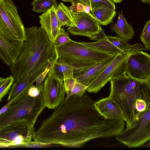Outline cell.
<instances>
[{
  "instance_id": "cell-1",
  "label": "cell",
  "mask_w": 150,
  "mask_h": 150,
  "mask_svg": "<svg viewBox=\"0 0 150 150\" xmlns=\"http://www.w3.org/2000/svg\"><path fill=\"white\" fill-rule=\"evenodd\" d=\"M87 94L67 96L35 132L33 142L81 146L91 139L117 136L125 129V121L107 119Z\"/></svg>"
},
{
  "instance_id": "cell-2",
  "label": "cell",
  "mask_w": 150,
  "mask_h": 150,
  "mask_svg": "<svg viewBox=\"0 0 150 150\" xmlns=\"http://www.w3.org/2000/svg\"><path fill=\"white\" fill-rule=\"evenodd\" d=\"M26 39L15 63L10 67L15 81L28 79L36 80L50 70L56 59L55 47L45 30L33 26L25 28Z\"/></svg>"
},
{
  "instance_id": "cell-3",
  "label": "cell",
  "mask_w": 150,
  "mask_h": 150,
  "mask_svg": "<svg viewBox=\"0 0 150 150\" xmlns=\"http://www.w3.org/2000/svg\"><path fill=\"white\" fill-rule=\"evenodd\" d=\"M110 82L109 96L117 104L126 118V128H129L139 118L135 108L138 98L146 101L150 108V80L143 81L127 74L115 78Z\"/></svg>"
},
{
  "instance_id": "cell-4",
  "label": "cell",
  "mask_w": 150,
  "mask_h": 150,
  "mask_svg": "<svg viewBox=\"0 0 150 150\" xmlns=\"http://www.w3.org/2000/svg\"><path fill=\"white\" fill-rule=\"evenodd\" d=\"M30 86L1 109L0 129L19 122L35 125L46 106L43 100L44 90L38 96L33 97L28 93Z\"/></svg>"
},
{
  "instance_id": "cell-5",
  "label": "cell",
  "mask_w": 150,
  "mask_h": 150,
  "mask_svg": "<svg viewBox=\"0 0 150 150\" xmlns=\"http://www.w3.org/2000/svg\"><path fill=\"white\" fill-rule=\"evenodd\" d=\"M54 47L56 60L73 67L74 75L115 54L98 51L71 40L64 45Z\"/></svg>"
},
{
  "instance_id": "cell-6",
  "label": "cell",
  "mask_w": 150,
  "mask_h": 150,
  "mask_svg": "<svg viewBox=\"0 0 150 150\" xmlns=\"http://www.w3.org/2000/svg\"><path fill=\"white\" fill-rule=\"evenodd\" d=\"M144 46L137 43L132 45L127 51L118 54L113 61L88 86L89 92L96 93L99 91L108 82L126 75L127 58L131 54L144 50Z\"/></svg>"
},
{
  "instance_id": "cell-7",
  "label": "cell",
  "mask_w": 150,
  "mask_h": 150,
  "mask_svg": "<svg viewBox=\"0 0 150 150\" xmlns=\"http://www.w3.org/2000/svg\"><path fill=\"white\" fill-rule=\"evenodd\" d=\"M0 34L14 40L26 39L25 28L12 0H0Z\"/></svg>"
},
{
  "instance_id": "cell-8",
  "label": "cell",
  "mask_w": 150,
  "mask_h": 150,
  "mask_svg": "<svg viewBox=\"0 0 150 150\" xmlns=\"http://www.w3.org/2000/svg\"><path fill=\"white\" fill-rule=\"evenodd\" d=\"M34 125L19 122L0 129V147L27 146L33 143L35 132Z\"/></svg>"
},
{
  "instance_id": "cell-9",
  "label": "cell",
  "mask_w": 150,
  "mask_h": 150,
  "mask_svg": "<svg viewBox=\"0 0 150 150\" xmlns=\"http://www.w3.org/2000/svg\"><path fill=\"white\" fill-rule=\"evenodd\" d=\"M116 139L129 148L140 147L150 140V108L141 113L133 126L126 128Z\"/></svg>"
},
{
  "instance_id": "cell-10",
  "label": "cell",
  "mask_w": 150,
  "mask_h": 150,
  "mask_svg": "<svg viewBox=\"0 0 150 150\" xmlns=\"http://www.w3.org/2000/svg\"><path fill=\"white\" fill-rule=\"evenodd\" d=\"M65 8L74 23V25L68 27V32L73 35L87 37L94 40L101 27L91 12L75 13L71 11L69 7L65 5Z\"/></svg>"
},
{
  "instance_id": "cell-11",
  "label": "cell",
  "mask_w": 150,
  "mask_h": 150,
  "mask_svg": "<svg viewBox=\"0 0 150 150\" xmlns=\"http://www.w3.org/2000/svg\"><path fill=\"white\" fill-rule=\"evenodd\" d=\"M54 62L44 83L43 100L46 107L50 109H55L62 103L66 93L63 81L57 76L54 70Z\"/></svg>"
},
{
  "instance_id": "cell-12",
  "label": "cell",
  "mask_w": 150,
  "mask_h": 150,
  "mask_svg": "<svg viewBox=\"0 0 150 150\" xmlns=\"http://www.w3.org/2000/svg\"><path fill=\"white\" fill-rule=\"evenodd\" d=\"M126 74L137 80H150V55L143 51L130 55L127 59Z\"/></svg>"
},
{
  "instance_id": "cell-13",
  "label": "cell",
  "mask_w": 150,
  "mask_h": 150,
  "mask_svg": "<svg viewBox=\"0 0 150 150\" xmlns=\"http://www.w3.org/2000/svg\"><path fill=\"white\" fill-rule=\"evenodd\" d=\"M81 42L97 50L110 54H117L126 51L132 46L127 41L117 36L106 35L102 39L96 42Z\"/></svg>"
},
{
  "instance_id": "cell-14",
  "label": "cell",
  "mask_w": 150,
  "mask_h": 150,
  "mask_svg": "<svg viewBox=\"0 0 150 150\" xmlns=\"http://www.w3.org/2000/svg\"><path fill=\"white\" fill-rule=\"evenodd\" d=\"M24 41L8 39L0 34V57L9 67L13 65L21 53Z\"/></svg>"
},
{
  "instance_id": "cell-15",
  "label": "cell",
  "mask_w": 150,
  "mask_h": 150,
  "mask_svg": "<svg viewBox=\"0 0 150 150\" xmlns=\"http://www.w3.org/2000/svg\"><path fill=\"white\" fill-rule=\"evenodd\" d=\"M40 27L46 32L48 38L52 43L61 33V28L59 25L56 12V8L53 6L46 13L39 16Z\"/></svg>"
},
{
  "instance_id": "cell-16",
  "label": "cell",
  "mask_w": 150,
  "mask_h": 150,
  "mask_svg": "<svg viewBox=\"0 0 150 150\" xmlns=\"http://www.w3.org/2000/svg\"><path fill=\"white\" fill-rule=\"evenodd\" d=\"M95 106L99 112L106 118L125 121L126 118L123 112L109 96L95 102Z\"/></svg>"
},
{
  "instance_id": "cell-17",
  "label": "cell",
  "mask_w": 150,
  "mask_h": 150,
  "mask_svg": "<svg viewBox=\"0 0 150 150\" xmlns=\"http://www.w3.org/2000/svg\"><path fill=\"white\" fill-rule=\"evenodd\" d=\"M117 54L79 71L74 75V78L77 81L88 86L91 82L111 63Z\"/></svg>"
},
{
  "instance_id": "cell-18",
  "label": "cell",
  "mask_w": 150,
  "mask_h": 150,
  "mask_svg": "<svg viewBox=\"0 0 150 150\" xmlns=\"http://www.w3.org/2000/svg\"><path fill=\"white\" fill-rule=\"evenodd\" d=\"M111 30L115 33L117 37L127 41L132 39L135 34L133 27L127 22L122 11L120 13L119 12L117 22L111 25Z\"/></svg>"
},
{
  "instance_id": "cell-19",
  "label": "cell",
  "mask_w": 150,
  "mask_h": 150,
  "mask_svg": "<svg viewBox=\"0 0 150 150\" xmlns=\"http://www.w3.org/2000/svg\"><path fill=\"white\" fill-rule=\"evenodd\" d=\"M91 11L99 24L103 25H106L111 23L116 15L115 10L102 5L96 6Z\"/></svg>"
},
{
  "instance_id": "cell-20",
  "label": "cell",
  "mask_w": 150,
  "mask_h": 150,
  "mask_svg": "<svg viewBox=\"0 0 150 150\" xmlns=\"http://www.w3.org/2000/svg\"><path fill=\"white\" fill-rule=\"evenodd\" d=\"M36 81V80L28 79L22 81H15L10 89L7 101H9L12 100Z\"/></svg>"
},
{
  "instance_id": "cell-21",
  "label": "cell",
  "mask_w": 150,
  "mask_h": 150,
  "mask_svg": "<svg viewBox=\"0 0 150 150\" xmlns=\"http://www.w3.org/2000/svg\"><path fill=\"white\" fill-rule=\"evenodd\" d=\"M56 12L59 27L66 26H72L74 25V22L70 17L65 8V5L60 2L56 8Z\"/></svg>"
},
{
  "instance_id": "cell-22",
  "label": "cell",
  "mask_w": 150,
  "mask_h": 150,
  "mask_svg": "<svg viewBox=\"0 0 150 150\" xmlns=\"http://www.w3.org/2000/svg\"><path fill=\"white\" fill-rule=\"evenodd\" d=\"M54 69L57 76L63 81L74 77L73 68L56 59L54 63Z\"/></svg>"
},
{
  "instance_id": "cell-23",
  "label": "cell",
  "mask_w": 150,
  "mask_h": 150,
  "mask_svg": "<svg viewBox=\"0 0 150 150\" xmlns=\"http://www.w3.org/2000/svg\"><path fill=\"white\" fill-rule=\"evenodd\" d=\"M32 11L37 13H46L53 6L58 4L57 0H34L32 2Z\"/></svg>"
},
{
  "instance_id": "cell-24",
  "label": "cell",
  "mask_w": 150,
  "mask_h": 150,
  "mask_svg": "<svg viewBox=\"0 0 150 150\" xmlns=\"http://www.w3.org/2000/svg\"><path fill=\"white\" fill-rule=\"evenodd\" d=\"M15 81L14 77L10 75L5 78H0V101L7 94Z\"/></svg>"
},
{
  "instance_id": "cell-25",
  "label": "cell",
  "mask_w": 150,
  "mask_h": 150,
  "mask_svg": "<svg viewBox=\"0 0 150 150\" xmlns=\"http://www.w3.org/2000/svg\"><path fill=\"white\" fill-rule=\"evenodd\" d=\"M140 39L144 45V50H149L150 48V20L146 22Z\"/></svg>"
},
{
  "instance_id": "cell-26",
  "label": "cell",
  "mask_w": 150,
  "mask_h": 150,
  "mask_svg": "<svg viewBox=\"0 0 150 150\" xmlns=\"http://www.w3.org/2000/svg\"><path fill=\"white\" fill-rule=\"evenodd\" d=\"M91 11L96 6L99 5L106 6L113 10H115V3L111 0H89Z\"/></svg>"
},
{
  "instance_id": "cell-27",
  "label": "cell",
  "mask_w": 150,
  "mask_h": 150,
  "mask_svg": "<svg viewBox=\"0 0 150 150\" xmlns=\"http://www.w3.org/2000/svg\"><path fill=\"white\" fill-rule=\"evenodd\" d=\"M61 33L57 36L53 43L55 47L64 45L71 40L68 34L65 32L63 28H61Z\"/></svg>"
},
{
  "instance_id": "cell-28",
  "label": "cell",
  "mask_w": 150,
  "mask_h": 150,
  "mask_svg": "<svg viewBox=\"0 0 150 150\" xmlns=\"http://www.w3.org/2000/svg\"><path fill=\"white\" fill-rule=\"evenodd\" d=\"M88 86L76 81L72 91L71 95H83L87 91Z\"/></svg>"
},
{
  "instance_id": "cell-29",
  "label": "cell",
  "mask_w": 150,
  "mask_h": 150,
  "mask_svg": "<svg viewBox=\"0 0 150 150\" xmlns=\"http://www.w3.org/2000/svg\"><path fill=\"white\" fill-rule=\"evenodd\" d=\"M135 108L139 116L141 113L149 108V104L147 102L142 98L137 99L135 103Z\"/></svg>"
},
{
  "instance_id": "cell-30",
  "label": "cell",
  "mask_w": 150,
  "mask_h": 150,
  "mask_svg": "<svg viewBox=\"0 0 150 150\" xmlns=\"http://www.w3.org/2000/svg\"><path fill=\"white\" fill-rule=\"evenodd\" d=\"M76 80L74 77L67 79L63 81V83L67 96L71 95L72 91Z\"/></svg>"
},
{
  "instance_id": "cell-31",
  "label": "cell",
  "mask_w": 150,
  "mask_h": 150,
  "mask_svg": "<svg viewBox=\"0 0 150 150\" xmlns=\"http://www.w3.org/2000/svg\"><path fill=\"white\" fill-rule=\"evenodd\" d=\"M72 2L71 5L69 7L71 11L75 13L85 12L86 5L78 1Z\"/></svg>"
},
{
  "instance_id": "cell-32",
  "label": "cell",
  "mask_w": 150,
  "mask_h": 150,
  "mask_svg": "<svg viewBox=\"0 0 150 150\" xmlns=\"http://www.w3.org/2000/svg\"><path fill=\"white\" fill-rule=\"evenodd\" d=\"M85 5L90 6V3L89 0H77Z\"/></svg>"
},
{
  "instance_id": "cell-33",
  "label": "cell",
  "mask_w": 150,
  "mask_h": 150,
  "mask_svg": "<svg viewBox=\"0 0 150 150\" xmlns=\"http://www.w3.org/2000/svg\"><path fill=\"white\" fill-rule=\"evenodd\" d=\"M141 2L143 3H146L150 5V0H140Z\"/></svg>"
},
{
  "instance_id": "cell-34",
  "label": "cell",
  "mask_w": 150,
  "mask_h": 150,
  "mask_svg": "<svg viewBox=\"0 0 150 150\" xmlns=\"http://www.w3.org/2000/svg\"><path fill=\"white\" fill-rule=\"evenodd\" d=\"M115 3H120L122 2V0H111Z\"/></svg>"
},
{
  "instance_id": "cell-35",
  "label": "cell",
  "mask_w": 150,
  "mask_h": 150,
  "mask_svg": "<svg viewBox=\"0 0 150 150\" xmlns=\"http://www.w3.org/2000/svg\"><path fill=\"white\" fill-rule=\"evenodd\" d=\"M65 2H72L74 1V0H61Z\"/></svg>"
},
{
  "instance_id": "cell-36",
  "label": "cell",
  "mask_w": 150,
  "mask_h": 150,
  "mask_svg": "<svg viewBox=\"0 0 150 150\" xmlns=\"http://www.w3.org/2000/svg\"><path fill=\"white\" fill-rule=\"evenodd\" d=\"M149 50H150V48L149 49Z\"/></svg>"
}]
</instances>
